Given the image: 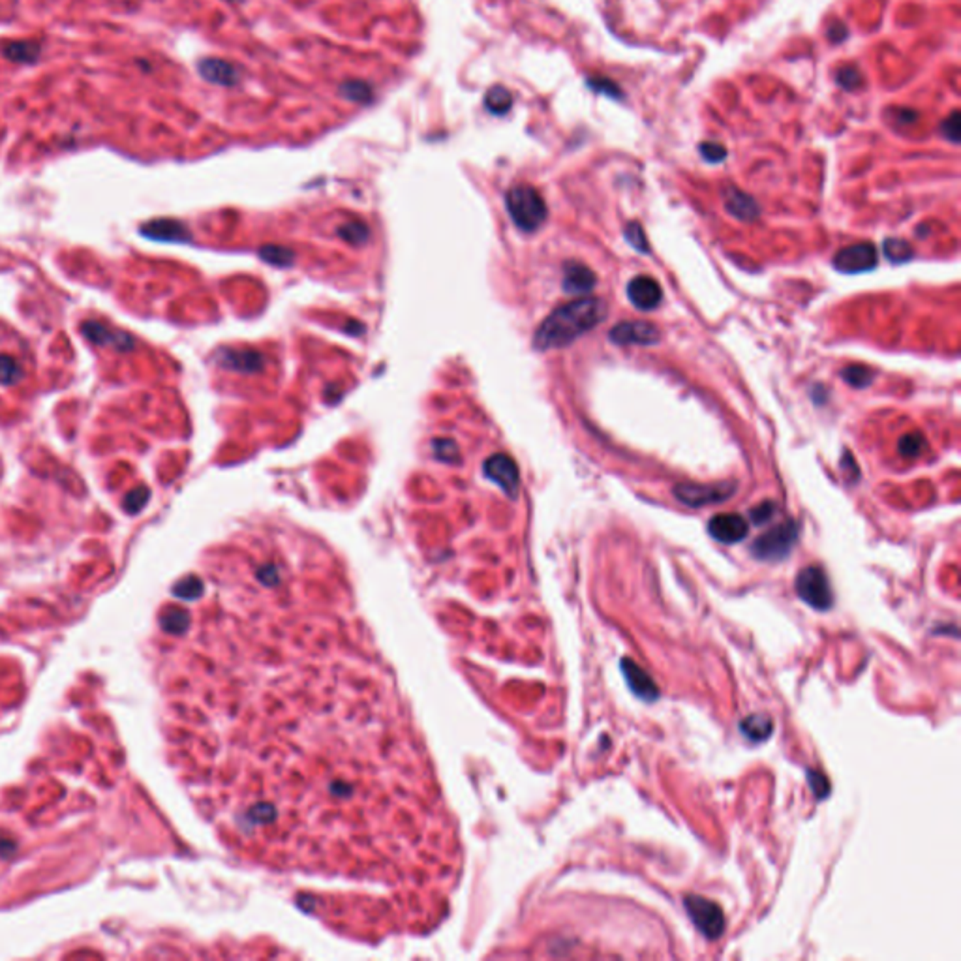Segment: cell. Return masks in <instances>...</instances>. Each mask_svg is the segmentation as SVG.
I'll list each match as a JSON object with an SVG mask.
<instances>
[{
	"instance_id": "ba28073f",
	"label": "cell",
	"mask_w": 961,
	"mask_h": 961,
	"mask_svg": "<svg viewBox=\"0 0 961 961\" xmlns=\"http://www.w3.org/2000/svg\"><path fill=\"white\" fill-rule=\"evenodd\" d=\"M608 336L620 346H652L659 342L661 333L649 322H624L610 329Z\"/></svg>"
},
{
	"instance_id": "f546056e",
	"label": "cell",
	"mask_w": 961,
	"mask_h": 961,
	"mask_svg": "<svg viewBox=\"0 0 961 961\" xmlns=\"http://www.w3.org/2000/svg\"><path fill=\"white\" fill-rule=\"evenodd\" d=\"M625 239H627L629 245L639 250V252H642V254L649 252L644 229H642V225H640L639 222H629V224L625 225Z\"/></svg>"
},
{
	"instance_id": "52a82bcc",
	"label": "cell",
	"mask_w": 961,
	"mask_h": 961,
	"mask_svg": "<svg viewBox=\"0 0 961 961\" xmlns=\"http://www.w3.org/2000/svg\"><path fill=\"white\" fill-rule=\"evenodd\" d=\"M877 265V250L871 243H858L839 250L834 255V267L845 275H858L866 272Z\"/></svg>"
},
{
	"instance_id": "44dd1931",
	"label": "cell",
	"mask_w": 961,
	"mask_h": 961,
	"mask_svg": "<svg viewBox=\"0 0 961 961\" xmlns=\"http://www.w3.org/2000/svg\"><path fill=\"white\" fill-rule=\"evenodd\" d=\"M338 94L346 98L348 102H354V104H361V105H368L372 100H374V90L370 87L368 83H364V81H359V79H349V81H344L340 87H338Z\"/></svg>"
},
{
	"instance_id": "d6a6232c",
	"label": "cell",
	"mask_w": 961,
	"mask_h": 961,
	"mask_svg": "<svg viewBox=\"0 0 961 961\" xmlns=\"http://www.w3.org/2000/svg\"><path fill=\"white\" fill-rule=\"evenodd\" d=\"M960 111H952L943 122H940V134L950 143H960Z\"/></svg>"
},
{
	"instance_id": "836d02e7",
	"label": "cell",
	"mask_w": 961,
	"mask_h": 961,
	"mask_svg": "<svg viewBox=\"0 0 961 961\" xmlns=\"http://www.w3.org/2000/svg\"><path fill=\"white\" fill-rule=\"evenodd\" d=\"M807 780H809V787L813 790V795L819 798V800H824L830 795V785H828V780L821 772H815V770H807Z\"/></svg>"
},
{
	"instance_id": "4dcf8cb0",
	"label": "cell",
	"mask_w": 961,
	"mask_h": 961,
	"mask_svg": "<svg viewBox=\"0 0 961 961\" xmlns=\"http://www.w3.org/2000/svg\"><path fill=\"white\" fill-rule=\"evenodd\" d=\"M173 593L181 599H198L203 593V582L196 577H188L179 582Z\"/></svg>"
},
{
	"instance_id": "d6986e66",
	"label": "cell",
	"mask_w": 961,
	"mask_h": 961,
	"mask_svg": "<svg viewBox=\"0 0 961 961\" xmlns=\"http://www.w3.org/2000/svg\"><path fill=\"white\" fill-rule=\"evenodd\" d=\"M2 55L11 63L34 64L42 55V47L38 42H31V40H16V42H8L2 47Z\"/></svg>"
},
{
	"instance_id": "7c38bea8",
	"label": "cell",
	"mask_w": 961,
	"mask_h": 961,
	"mask_svg": "<svg viewBox=\"0 0 961 961\" xmlns=\"http://www.w3.org/2000/svg\"><path fill=\"white\" fill-rule=\"evenodd\" d=\"M622 672H624V678L627 681L629 689L633 691L635 696H639L640 701L646 702H654L659 699V689H657V684L652 680V676L639 667L635 661L627 659L625 657L622 661Z\"/></svg>"
},
{
	"instance_id": "603a6c76",
	"label": "cell",
	"mask_w": 961,
	"mask_h": 961,
	"mask_svg": "<svg viewBox=\"0 0 961 961\" xmlns=\"http://www.w3.org/2000/svg\"><path fill=\"white\" fill-rule=\"evenodd\" d=\"M586 85L590 87V90L598 94H603L607 98L612 100H624V90L620 89V85L612 79L605 78V75H595V78H588Z\"/></svg>"
},
{
	"instance_id": "f1b7e54d",
	"label": "cell",
	"mask_w": 961,
	"mask_h": 961,
	"mask_svg": "<svg viewBox=\"0 0 961 961\" xmlns=\"http://www.w3.org/2000/svg\"><path fill=\"white\" fill-rule=\"evenodd\" d=\"M837 85L845 90H856L862 85V73L856 66H843L836 75Z\"/></svg>"
},
{
	"instance_id": "ffe728a7",
	"label": "cell",
	"mask_w": 961,
	"mask_h": 961,
	"mask_svg": "<svg viewBox=\"0 0 961 961\" xmlns=\"http://www.w3.org/2000/svg\"><path fill=\"white\" fill-rule=\"evenodd\" d=\"M483 102L489 113L501 117V115L509 113L511 107H513V94H511L509 89L501 87V85H494V87L487 90Z\"/></svg>"
},
{
	"instance_id": "83f0119b",
	"label": "cell",
	"mask_w": 961,
	"mask_h": 961,
	"mask_svg": "<svg viewBox=\"0 0 961 961\" xmlns=\"http://www.w3.org/2000/svg\"><path fill=\"white\" fill-rule=\"evenodd\" d=\"M149 498H151V492H149V489H145V487H139V489H134L132 492L126 494L124 501H122V507H124L126 513H132V514L139 513V511L147 505Z\"/></svg>"
},
{
	"instance_id": "6da1fadb",
	"label": "cell",
	"mask_w": 961,
	"mask_h": 961,
	"mask_svg": "<svg viewBox=\"0 0 961 961\" xmlns=\"http://www.w3.org/2000/svg\"><path fill=\"white\" fill-rule=\"evenodd\" d=\"M607 317V304L601 299L586 297L556 308L537 329L533 344L537 349L563 348L575 342Z\"/></svg>"
},
{
	"instance_id": "9c48e42d",
	"label": "cell",
	"mask_w": 961,
	"mask_h": 961,
	"mask_svg": "<svg viewBox=\"0 0 961 961\" xmlns=\"http://www.w3.org/2000/svg\"><path fill=\"white\" fill-rule=\"evenodd\" d=\"M708 531H710V536L716 541H719V543L734 545V543H740V541H743L748 537L749 524L745 522V519L740 516V514L721 513L716 514V516L708 522Z\"/></svg>"
},
{
	"instance_id": "7a4b0ae2",
	"label": "cell",
	"mask_w": 961,
	"mask_h": 961,
	"mask_svg": "<svg viewBox=\"0 0 961 961\" xmlns=\"http://www.w3.org/2000/svg\"><path fill=\"white\" fill-rule=\"evenodd\" d=\"M505 205L511 218L522 231H536L546 220V203L536 188L530 184H514L505 196Z\"/></svg>"
},
{
	"instance_id": "8d00e7d4",
	"label": "cell",
	"mask_w": 961,
	"mask_h": 961,
	"mask_svg": "<svg viewBox=\"0 0 961 961\" xmlns=\"http://www.w3.org/2000/svg\"><path fill=\"white\" fill-rule=\"evenodd\" d=\"M827 36H828V40H830V42H834V43L843 42V40L849 36L847 26L843 25L841 21H832L827 28Z\"/></svg>"
},
{
	"instance_id": "7402d4cb",
	"label": "cell",
	"mask_w": 961,
	"mask_h": 961,
	"mask_svg": "<svg viewBox=\"0 0 961 961\" xmlns=\"http://www.w3.org/2000/svg\"><path fill=\"white\" fill-rule=\"evenodd\" d=\"M261 359L257 357L255 354H239V351H229V354L222 355V364L224 366H229V368L235 370H243V372H250V370L260 368Z\"/></svg>"
},
{
	"instance_id": "277c9868",
	"label": "cell",
	"mask_w": 961,
	"mask_h": 961,
	"mask_svg": "<svg viewBox=\"0 0 961 961\" xmlns=\"http://www.w3.org/2000/svg\"><path fill=\"white\" fill-rule=\"evenodd\" d=\"M796 539H798V524L792 520H787L783 524L775 526L757 537L751 546V554L760 561L785 560L792 551Z\"/></svg>"
},
{
	"instance_id": "e575fe53",
	"label": "cell",
	"mask_w": 961,
	"mask_h": 961,
	"mask_svg": "<svg viewBox=\"0 0 961 961\" xmlns=\"http://www.w3.org/2000/svg\"><path fill=\"white\" fill-rule=\"evenodd\" d=\"M775 513H777V507H775L774 501H763V504H759L757 507L751 509L749 516H751V522H753V524L763 526L766 524L768 520L774 519Z\"/></svg>"
},
{
	"instance_id": "ac0fdd59",
	"label": "cell",
	"mask_w": 961,
	"mask_h": 961,
	"mask_svg": "<svg viewBox=\"0 0 961 961\" xmlns=\"http://www.w3.org/2000/svg\"><path fill=\"white\" fill-rule=\"evenodd\" d=\"M740 733L743 734V738H748L749 742L760 743L772 736L774 723L764 713H753V716L743 717L742 723H740Z\"/></svg>"
},
{
	"instance_id": "8fae6325",
	"label": "cell",
	"mask_w": 961,
	"mask_h": 961,
	"mask_svg": "<svg viewBox=\"0 0 961 961\" xmlns=\"http://www.w3.org/2000/svg\"><path fill=\"white\" fill-rule=\"evenodd\" d=\"M81 333L89 342L96 344V346H107V348H113L117 351H130L135 346L134 338L130 334L107 327V325H102L98 322H85L81 325Z\"/></svg>"
},
{
	"instance_id": "1f68e13d",
	"label": "cell",
	"mask_w": 961,
	"mask_h": 961,
	"mask_svg": "<svg viewBox=\"0 0 961 961\" xmlns=\"http://www.w3.org/2000/svg\"><path fill=\"white\" fill-rule=\"evenodd\" d=\"M699 151H701V156L708 164H719V161L727 158V149L721 143H716V141H704V143L699 145Z\"/></svg>"
},
{
	"instance_id": "d590c367",
	"label": "cell",
	"mask_w": 961,
	"mask_h": 961,
	"mask_svg": "<svg viewBox=\"0 0 961 961\" xmlns=\"http://www.w3.org/2000/svg\"><path fill=\"white\" fill-rule=\"evenodd\" d=\"M340 235H342L344 239L351 240V243H359V240H364L368 237V229L364 228L363 224H346L342 229H340Z\"/></svg>"
},
{
	"instance_id": "3957f363",
	"label": "cell",
	"mask_w": 961,
	"mask_h": 961,
	"mask_svg": "<svg viewBox=\"0 0 961 961\" xmlns=\"http://www.w3.org/2000/svg\"><path fill=\"white\" fill-rule=\"evenodd\" d=\"M795 590L798 598L804 601L807 607L815 608L819 612H827L834 605V592H832L830 580L827 573L821 567L811 566L804 567L795 580Z\"/></svg>"
},
{
	"instance_id": "484cf974",
	"label": "cell",
	"mask_w": 961,
	"mask_h": 961,
	"mask_svg": "<svg viewBox=\"0 0 961 961\" xmlns=\"http://www.w3.org/2000/svg\"><path fill=\"white\" fill-rule=\"evenodd\" d=\"M23 378V368L10 355H0V383L14 385Z\"/></svg>"
},
{
	"instance_id": "9a60e30c",
	"label": "cell",
	"mask_w": 961,
	"mask_h": 961,
	"mask_svg": "<svg viewBox=\"0 0 961 961\" xmlns=\"http://www.w3.org/2000/svg\"><path fill=\"white\" fill-rule=\"evenodd\" d=\"M141 235L152 240H167V243H184L190 239L186 225L171 218H158L141 225Z\"/></svg>"
},
{
	"instance_id": "74e56055",
	"label": "cell",
	"mask_w": 961,
	"mask_h": 961,
	"mask_svg": "<svg viewBox=\"0 0 961 961\" xmlns=\"http://www.w3.org/2000/svg\"><path fill=\"white\" fill-rule=\"evenodd\" d=\"M225 2H240V0H225Z\"/></svg>"
},
{
	"instance_id": "d4e9b609",
	"label": "cell",
	"mask_w": 961,
	"mask_h": 961,
	"mask_svg": "<svg viewBox=\"0 0 961 961\" xmlns=\"http://www.w3.org/2000/svg\"><path fill=\"white\" fill-rule=\"evenodd\" d=\"M841 376L849 385L862 389V387H868L871 383L873 378H875V372L869 370L868 366H864V364H851V366L843 370Z\"/></svg>"
},
{
	"instance_id": "cb8c5ba5",
	"label": "cell",
	"mask_w": 961,
	"mask_h": 961,
	"mask_svg": "<svg viewBox=\"0 0 961 961\" xmlns=\"http://www.w3.org/2000/svg\"><path fill=\"white\" fill-rule=\"evenodd\" d=\"M884 255L892 263H905V261H909L915 255V252H913L907 240L886 239L884 240Z\"/></svg>"
},
{
	"instance_id": "2e32d148",
	"label": "cell",
	"mask_w": 961,
	"mask_h": 961,
	"mask_svg": "<svg viewBox=\"0 0 961 961\" xmlns=\"http://www.w3.org/2000/svg\"><path fill=\"white\" fill-rule=\"evenodd\" d=\"M595 284H598V278L593 275V270L580 263H567L566 276H563V290L567 293H575V295L590 293Z\"/></svg>"
},
{
	"instance_id": "e0dca14e",
	"label": "cell",
	"mask_w": 961,
	"mask_h": 961,
	"mask_svg": "<svg viewBox=\"0 0 961 961\" xmlns=\"http://www.w3.org/2000/svg\"><path fill=\"white\" fill-rule=\"evenodd\" d=\"M725 207L728 213L740 220H755L760 213L757 201L738 188H728L725 192Z\"/></svg>"
},
{
	"instance_id": "5b68a950",
	"label": "cell",
	"mask_w": 961,
	"mask_h": 961,
	"mask_svg": "<svg viewBox=\"0 0 961 961\" xmlns=\"http://www.w3.org/2000/svg\"><path fill=\"white\" fill-rule=\"evenodd\" d=\"M684 907L696 930L701 931L708 940L719 939L725 933V925H727L725 915L716 901L702 898V896L689 894L684 898Z\"/></svg>"
},
{
	"instance_id": "4316f807",
	"label": "cell",
	"mask_w": 961,
	"mask_h": 961,
	"mask_svg": "<svg viewBox=\"0 0 961 961\" xmlns=\"http://www.w3.org/2000/svg\"><path fill=\"white\" fill-rule=\"evenodd\" d=\"M924 449H925V437L922 436L920 432H910V434L901 437V442H899V452L907 458L918 457Z\"/></svg>"
},
{
	"instance_id": "30bf717a",
	"label": "cell",
	"mask_w": 961,
	"mask_h": 961,
	"mask_svg": "<svg viewBox=\"0 0 961 961\" xmlns=\"http://www.w3.org/2000/svg\"><path fill=\"white\" fill-rule=\"evenodd\" d=\"M484 473H487V477L492 479L494 483H498L505 492L509 494L511 498L516 496L520 477L519 468L513 462V458H509L507 455H492L484 462Z\"/></svg>"
},
{
	"instance_id": "8992f818",
	"label": "cell",
	"mask_w": 961,
	"mask_h": 961,
	"mask_svg": "<svg viewBox=\"0 0 961 961\" xmlns=\"http://www.w3.org/2000/svg\"><path fill=\"white\" fill-rule=\"evenodd\" d=\"M736 492V483L727 481V483H712V484H699V483H680L674 487V496L680 499L684 505L689 507H704V505L721 504Z\"/></svg>"
},
{
	"instance_id": "5bb4252c",
	"label": "cell",
	"mask_w": 961,
	"mask_h": 961,
	"mask_svg": "<svg viewBox=\"0 0 961 961\" xmlns=\"http://www.w3.org/2000/svg\"><path fill=\"white\" fill-rule=\"evenodd\" d=\"M629 301L633 302L639 310H654L661 302V287L659 284L649 278V276H637L629 282L627 286Z\"/></svg>"
},
{
	"instance_id": "4fadbf2b",
	"label": "cell",
	"mask_w": 961,
	"mask_h": 961,
	"mask_svg": "<svg viewBox=\"0 0 961 961\" xmlns=\"http://www.w3.org/2000/svg\"><path fill=\"white\" fill-rule=\"evenodd\" d=\"M198 72L205 81L220 87H233L240 81L239 68L224 58H201L198 63Z\"/></svg>"
}]
</instances>
